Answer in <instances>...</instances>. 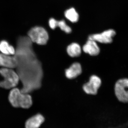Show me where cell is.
Wrapping results in <instances>:
<instances>
[{
	"instance_id": "cell-12",
	"label": "cell",
	"mask_w": 128,
	"mask_h": 128,
	"mask_svg": "<svg viewBox=\"0 0 128 128\" xmlns=\"http://www.w3.org/2000/svg\"><path fill=\"white\" fill-rule=\"evenodd\" d=\"M49 25L50 28L54 29L58 27L62 31L67 34L70 33L72 32L71 28L66 24L64 20L57 21L54 18H51L49 21Z\"/></svg>"
},
{
	"instance_id": "cell-9",
	"label": "cell",
	"mask_w": 128,
	"mask_h": 128,
	"mask_svg": "<svg viewBox=\"0 0 128 128\" xmlns=\"http://www.w3.org/2000/svg\"><path fill=\"white\" fill-rule=\"evenodd\" d=\"M45 118L42 114H38L32 116L26 121V128H39L44 122Z\"/></svg>"
},
{
	"instance_id": "cell-7",
	"label": "cell",
	"mask_w": 128,
	"mask_h": 128,
	"mask_svg": "<svg viewBox=\"0 0 128 128\" xmlns=\"http://www.w3.org/2000/svg\"><path fill=\"white\" fill-rule=\"evenodd\" d=\"M102 81L97 76H92L89 82L86 83L83 86L84 91L87 94L96 95L100 86Z\"/></svg>"
},
{
	"instance_id": "cell-6",
	"label": "cell",
	"mask_w": 128,
	"mask_h": 128,
	"mask_svg": "<svg viewBox=\"0 0 128 128\" xmlns=\"http://www.w3.org/2000/svg\"><path fill=\"white\" fill-rule=\"evenodd\" d=\"M116 34L114 30L110 29L105 30L101 33L92 34L89 36L88 39L92 40L101 43H111L112 41L113 37Z\"/></svg>"
},
{
	"instance_id": "cell-1",
	"label": "cell",
	"mask_w": 128,
	"mask_h": 128,
	"mask_svg": "<svg viewBox=\"0 0 128 128\" xmlns=\"http://www.w3.org/2000/svg\"><path fill=\"white\" fill-rule=\"evenodd\" d=\"M28 36H20L17 42L14 55L17 62L16 73L22 84L21 91L29 93L39 88L42 76L41 65Z\"/></svg>"
},
{
	"instance_id": "cell-14",
	"label": "cell",
	"mask_w": 128,
	"mask_h": 128,
	"mask_svg": "<svg viewBox=\"0 0 128 128\" xmlns=\"http://www.w3.org/2000/svg\"><path fill=\"white\" fill-rule=\"evenodd\" d=\"M66 50L68 55L72 57H78L82 52L80 46L76 43H73L69 45Z\"/></svg>"
},
{
	"instance_id": "cell-4",
	"label": "cell",
	"mask_w": 128,
	"mask_h": 128,
	"mask_svg": "<svg viewBox=\"0 0 128 128\" xmlns=\"http://www.w3.org/2000/svg\"><path fill=\"white\" fill-rule=\"evenodd\" d=\"M28 36L32 42L36 43L40 45H45L48 40V32L41 27L32 28L28 32Z\"/></svg>"
},
{
	"instance_id": "cell-11",
	"label": "cell",
	"mask_w": 128,
	"mask_h": 128,
	"mask_svg": "<svg viewBox=\"0 0 128 128\" xmlns=\"http://www.w3.org/2000/svg\"><path fill=\"white\" fill-rule=\"evenodd\" d=\"M82 72L81 66L79 63H74L66 69L65 71L66 76L70 79H74L80 75Z\"/></svg>"
},
{
	"instance_id": "cell-8",
	"label": "cell",
	"mask_w": 128,
	"mask_h": 128,
	"mask_svg": "<svg viewBox=\"0 0 128 128\" xmlns=\"http://www.w3.org/2000/svg\"><path fill=\"white\" fill-rule=\"evenodd\" d=\"M17 65V62L14 56L0 53V66L3 68H15Z\"/></svg>"
},
{
	"instance_id": "cell-5",
	"label": "cell",
	"mask_w": 128,
	"mask_h": 128,
	"mask_svg": "<svg viewBox=\"0 0 128 128\" xmlns=\"http://www.w3.org/2000/svg\"><path fill=\"white\" fill-rule=\"evenodd\" d=\"M115 95L120 102H128V79L123 78L117 82L114 86Z\"/></svg>"
},
{
	"instance_id": "cell-3",
	"label": "cell",
	"mask_w": 128,
	"mask_h": 128,
	"mask_svg": "<svg viewBox=\"0 0 128 128\" xmlns=\"http://www.w3.org/2000/svg\"><path fill=\"white\" fill-rule=\"evenodd\" d=\"M0 74L4 78L0 81V87L6 89L14 88L18 84L20 79L17 73L11 68H2L0 69Z\"/></svg>"
},
{
	"instance_id": "cell-15",
	"label": "cell",
	"mask_w": 128,
	"mask_h": 128,
	"mask_svg": "<svg viewBox=\"0 0 128 128\" xmlns=\"http://www.w3.org/2000/svg\"><path fill=\"white\" fill-rule=\"evenodd\" d=\"M64 15L67 19L73 23L77 22L79 20V14L74 8L67 9L65 12Z\"/></svg>"
},
{
	"instance_id": "cell-13",
	"label": "cell",
	"mask_w": 128,
	"mask_h": 128,
	"mask_svg": "<svg viewBox=\"0 0 128 128\" xmlns=\"http://www.w3.org/2000/svg\"><path fill=\"white\" fill-rule=\"evenodd\" d=\"M0 51L4 54L14 56L16 53V49L10 45L7 41L2 40L0 42Z\"/></svg>"
},
{
	"instance_id": "cell-10",
	"label": "cell",
	"mask_w": 128,
	"mask_h": 128,
	"mask_svg": "<svg viewBox=\"0 0 128 128\" xmlns=\"http://www.w3.org/2000/svg\"><path fill=\"white\" fill-rule=\"evenodd\" d=\"M84 52L92 56L98 55L100 52V48L96 42L92 40L89 39L82 48Z\"/></svg>"
},
{
	"instance_id": "cell-2",
	"label": "cell",
	"mask_w": 128,
	"mask_h": 128,
	"mask_svg": "<svg viewBox=\"0 0 128 128\" xmlns=\"http://www.w3.org/2000/svg\"><path fill=\"white\" fill-rule=\"evenodd\" d=\"M9 100L12 106L29 108L32 104V97L29 93H23L17 88H13L9 95Z\"/></svg>"
}]
</instances>
